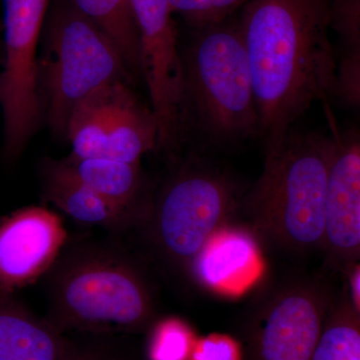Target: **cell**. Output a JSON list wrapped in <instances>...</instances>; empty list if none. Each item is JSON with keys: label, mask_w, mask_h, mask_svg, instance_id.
<instances>
[{"label": "cell", "mask_w": 360, "mask_h": 360, "mask_svg": "<svg viewBox=\"0 0 360 360\" xmlns=\"http://www.w3.org/2000/svg\"><path fill=\"white\" fill-rule=\"evenodd\" d=\"M331 0H248L238 25L245 44L264 155L281 146L316 101H335Z\"/></svg>", "instance_id": "6da1fadb"}, {"label": "cell", "mask_w": 360, "mask_h": 360, "mask_svg": "<svg viewBox=\"0 0 360 360\" xmlns=\"http://www.w3.org/2000/svg\"><path fill=\"white\" fill-rule=\"evenodd\" d=\"M45 276V317L61 333L134 335L146 333L158 317L148 274L112 241L68 240Z\"/></svg>", "instance_id": "7a4b0ae2"}, {"label": "cell", "mask_w": 360, "mask_h": 360, "mask_svg": "<svg viewBox=\"0 0 360 360\" xmlns=\"http://www.w3.org/2000/svg\"><path fill=\"white\" fill-rule=\"evenodd\" d=\"M329 155V135L291 129L264 155V169L241 196L236 217L265 245L295 253L321 250Z\"/></svg>", "instance_id": "3957f363"}, {"label": "cell", "mask_w": 360, "mask_h": 360, "mask_svg": "<svg viewBox=\"0 0 360 360\" xmlns=\"http://www.w3.org/2000/svg\"><path fill=\"white\" fill-rule=\"evenodd\" d=\"M180 51L184 139L193 132L202 148H233L257 139L259 120L238 21L194 30Z\"/></svg>", "instance_id": "277c9868"}, {"label": "cell", "mask_w": 360, "mask_h": 360, "mask_svg": "<svg viewBox=\"0 0 360 360\" xmlns=\"http://www.w3.org/2000/svg\"><path fill=\"white\" fill-rule=\"evenodd\" d=\"M245 189L229 172L205 158H187L153 198L141 227L162 262L187 272L213 232L236 217Z\"/></svg>", "instance_id": "5b68a950"}, {"label": "cell", "mask_w": 360, "mask_h": 360, "mask_svg": "<svg viewBox=\"0 0 360 360\" xmlns=\"http://www.w3.org/2000/svg\"><path fill=\"white\" fill-rule=\"evenodd\" d=\"M51 6L39 73L49 125L63 136L80 103L123 82L129 71L117 45L98 26L63 0H53Z\"/></svg>", "instance_id": "8992f818"}, {"label": "cell", "mask_w": 360, "mask_h": 360, "mask_svg": "<svg viewBox=\"0 0 360 360\" xmlns=\"http://www.w3.org/2000/svg\"><path fill=\"white\" fill-rule=\"evenodd\" d=\"M52 0H4V60L0 72L4 151L20 155L39 122L37 49Z\"/></svg>", "instance_id": "52a82bcc"}, {"label": "cell", "mask_w": 360, "mask_h": 360, "mask_svg": "<svg viewBox=\"0 0 360 360\" xmlns=\"http://www.w3.org/2000/svg\"><path fill=\"white\" fill-rule=\"evenodd\" d=\"M333 297L328 286L309 279L264 296L245 323V360H311Z\"/></svg>", "instance_id": "ba28073f"}, {"label": "cell", "mask_w": 360, "mask_h": 360, "mask_svg": "<svg viewBox=\"0 0 360 360\" xmlns=\"http://www.w3.org/2000/svg\"><path fill=\"white\" fill-rule=\"evenodd\" d=\"M139 40L141 77L158 122V146L176 158L184 141L181 120L182 66L168 0H130Z\"/></svg>", "instance_id": "9c48e42d"}, {"label": "cell", "mask_w": 360, "mask_h": 360, "mask_svg": "<svg viewBox=\"0 0 360 360\" xmlns=\"http://www.w3.org/2000/svg\"><path fill=\"white\" fill-rule=\"evenodd\" d=\"M333 127V125H331ZM321 250L343 269L360 257V134L331 127Z\"/></svg>", "instance_id": "30bf717a"}, {"label": "cell", "mask_w": 360, "mask_h": 360, "mask_svg": "<svg viewBox=\"0 0 360 360\" xmlns=\"http://www.w3.org/2000/svg\"><path fill=\"white\" fill-rule=\"evenodd\" d=\"M68 243L63 219L25 206L0 219V292L14 293L45 276Z\"/></svg>", "instance_id": "8fae6325"}, {"label": "cell", "mask_w": 360, "mask_h": 360, "mask_svg": "<svg viewBox=\"0 0 360 360\" xmlns=\"http://www.w3.org/2000/svg\"><path fill=\"white\" fill-rule=\"evenodd\" d=\"M262 272L260 241L234 217L213 232L194 257L186 274L203 290L231 297L252 288Z\"/></svg>", "instance_id": "7c38bea8"}, {"label": "cell", "mask_w": 360, "mask_h": 360, "mask_svg": "<svg viewBox=\"0 0 360 360\" xmlns=\"http://www.w3.org/2000/svg\"><path fill=\"white\" fill-rule=\"evenodd\" d=\"M58 169L89 187L131 215L141 227L150 213L153 198L141 163L110 158H77L51 160Z\"/></svg>", "instance_id": "4fadbf2b"}, {"label": "cell", "mask_w": 360, "mask_h": 360, "mask_svg": "<svg viewBox=\"0 0 360 360\" xmlns=\"http://www.w3.org/2000/svg\"><path fill=\"white\" fill-rule=\"evenodd\" d=\"M13 295L0 292V360H58L65 333Z\"/></svg>", "instance_id": "5bb4252c"}, {"label": "cell", "mask_w": 360, "mask_h": 360, "mask_svg": "<svg viewBox=\"0 0 360 360\" xmlns=\"http://www.w3.org/2000/svg\"><path fill=\"white\" fill-rule=\"evenodd\" d=\"M44 198L75 221L112 233L139 227L136 220L98 193L58 169L51 160L42 168Z\"/></svg>", "instance_id": "9a60e30c"}, {"label": "cell", "mask_w": 360, "mask_h": 360, "mask_svg": "<svg viewBox=\"0 0 360 360\" xmlns=\"http://www.w3.org/2000/svg\"><path fill=\"white\" fill-rule=\"evenodd\" d=\"M158 122L151 108L141 103L124 84L116 85L111 104L108 146L104 158L141 163L158 146Z\"/></svg>", "instance_id": "2e32d148"}, {"label": "cell", "mask_w": 360, "mask_h": 360, "mask_svg": "<svg viewBox=\"0 0 360 360\" xmlns=\"http://www.w3.org/2000/svg\"><path fill=\"white\" fill-rule=\"evenodd\" d=\"M330 30L336 61L335 101L348 108L360 103V0H331Z\"/></svg>", "instance_id": "e0dca14e"}, {"label": "cell", "mask_w": 360, "mask_h": 360, "mask_svg": "<svg viewBox=\"0 0 360 360\" xmlns=\"http://www.w3.org/2000/svg\"><path fill=\"white\" fill-rule=\"evenodd\" d=\"M117 45L129 73L141 77L139 40L130 0H63Z\"/></svg>", "instance_id": "ac0fdd59"}, {"label": "cell", "mask_w": 360, "mask_h": 360, "mask_svg": "<svg viewBox=\"0 0 360 360\" xmlns=\"http://www.w3.org/2000/svg\"><path fill=\"white\" fill-rule=\"evenodd\" d=\"M118 84L120 82L89 97L71 113L66 137L70 141L72 158L105 156L111 104Z\"/></svg>", "instance_id": "d6986e66"}, {"label": "cell", "mask_w": 360, "mask_h": 360, "mask_svg": "<svg viewBox=\"0 0 360 360\" xmlns=\"http://www.w3.org/2000/svg\"><path fill=\"white\" fill-rule=\"evenodd\" d=\"M311 360H360V312L345 288L333 295Z\"/></svg>", "instance_id": "ffe728a7"}, {"label": "cell", "mask_w": 360, "mask_h": 360, "mask_svg": "<svg viewBox=\"0 0 360 360\" xmlns=\"http://www.w3.org/2000/svg\"><path fill=\"white\" fill-rule=\"evenodd\" d=\"M146 333V360H189L198 338L191 323L175 315L156 317Z\"/></svg>", "instance_id": "44dd1931"}, {"label": "cell", "mask_w": 360, "mask_h": 360, "mask_svg": "<svg viewBox=\"0 0 360 360\" xmlns=\"http://www.w3.org/2000/svg\"><path fill=\"white\" fill-rule=\"evenodd\" d=\"M65 342L58 360H137L116 336L65 333Z\"/></svg>", "instance_id": "7402d4cb"}, {"label": "cell", "mask_w": 360, "mask_h": 360, "mask_svg": "<svg viewBox=\"0 0 360 360\" xmlns=\"http://www.w3.org/2000/svg\"><path fill=\"white\" fill-rule=\"evenodd\" d=\"M248 0H168L172 13L179 14L193 30L219 25L243 8Z\"/></svg>", "instance_id": "603a6c76"}, {"label": "cell", "mask_w": 360, "mask_h": 360, "mask_svg": "<svg viewBox=\"0 0 360 360\" xmlns=\"http://www.w3.org/2000/svg\"><path fill=\"white\" fill-rule=\"evenodd\" d=\"M189 360H245L240 340L225 333L198 336Z\"/></svg>", "instance_id": "cb8c5ba5"}, {"label": "cell", "mask_w": 360, "mask_h": 360, "mask_svg": "<svg viewBox=\"0 0 360 360\" xmlns=\"http://www.w3.org/2000/svg\"><path fill=\"white\" fill-rule=\"evenodd\" d=\"M345 272L347 283L345 284V290L352 305L357 311L360 312V265L359 262L348 264L342 269Z\"/></svg>", "instance_id": "d4e9b609"}]
</instances>
